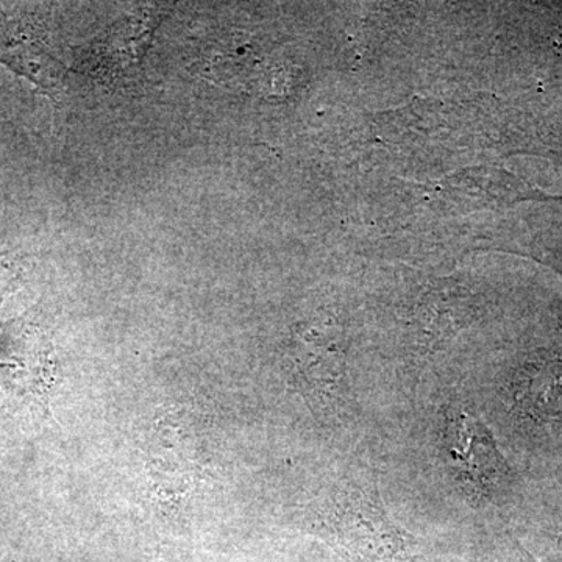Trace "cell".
Segmentation results:
<instances>
[{
  "label": "cell",
  "mask_w": 562,
  "mask_h": 562,
  "mask_svg": "<svg viewBox=\"0 0 562 562\" xmlns=\"http://www.w3.org/2000/svg\"><path fill=\"white\" fill-rule=\"evenodd\" d=\"M312 335L299 342L294 353L295 375L303 394L322 408L336 409L346 397L344 361L338 342L324 333L310 330Z\"/></svg>",
  "instance_id": "5b68a950"
},
{
  "label": "cell",
  "mask_w": 562,
  "mask_h": 562,
  "mask_svg": "<svg viewBox=\"0 0 562 562\" xmlns=\"http://www.w3.org/2000/svg\"><path fill=\"white\" fill-rule=\"evenodd\" d=\"M0 387L16 397L46 403L52 387L49 353L35 331L21 325L0 330Z\"/></svg>",
  "instance_id": "277c9868"
},
{
  "label": "cell",
  "mask_w": 562,
  "mask_h": 562,
  "mask_svg": "<svg viewBox=\"0 0 562 562\" xmlns=\"http://www.w3.org/2000/svg\"><path fill=\"white\" fill-rule=\"evenodd\" d=\"M517 398L538 416L562 414V366L549 362L528 368L517 382Z\"/></svg>",
  "instance_id": "8992f818"
},
{
  "label": "cell",
  "mask_w": 562,
  "mask_h": 562,
  "mask_svg": "<svg viewBox=\"0 0 562 562\" xmlns=\"http://www.w3.org/2000/svg\"><path fill=\"white\" fill-rule=\"evenodd\" d=\"M446 450L450 468L462 482L482 494L501 487L506 468L490 431L465 408H450L446 420Z\"/></svg>",
  "instance_id": "3957f363"
},
{
  "label": "cell",
  "mask_w": 562,
  "mask_h": 562,
  "mask_svg": "<svg viewBox=\"0 0 562 562\" xmlns=\"http://www.w3.org/2000/svg\"><path fill=\"white\" fill-rule=\"evenodd\" d=\"M0 65L31 80L57 101L65 88L68 68L49 49L38 22L24 10L0 5Z\"/></svg>",
  "instance_id": "7a4b0ae2"
},
{
  "label": "cell",
  "mask_w": 562,
  "mask_h": 562,
  "mask_svg": "<svg viewBox=\"0 0 562 562\" xmlns=\"http://www.w3.org/2000/svg\"><path fill=\"white\" fill-rule=\"evenodd\" d=\"M27 272V255L21 250H0V301L20 290Z\"/></svg>",
  "instance_id": "52a82bcc"
},
{
  "label": "cell",
  "mask_w": 562,
  "mask_h": 562,
  "mask_svg": "<svg viewBox=\"0 0 562 562\" xmlns=\"http://www.w3.org/2000/svg\"><path fill=\"white\" fill-rule=\"evenodd\" d=\"M328 536L357 562H394L412 549L408 532L392 522L371 483H344L324 514Z\"/></svg>",
  "instance_id": "6da1fadb"
}]
</instances>
